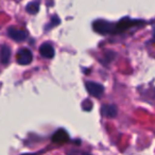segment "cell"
I'll return each instance as SVG.
<instances>
[{
    "label": "cell",
    "instance_id": "cell-1",
    "mask_svg": "<svg viewBox=\"0 0 155 155\" xmlns=\"http://www.w3.org/2000/svg\"><path fill=\"white\" fill-rule=\"evenodd\" d=\"M94 30L100 34H110L115 32V24L105 21V20H97L93 25Z\"/></svg>",
    "mask_w": 155,
    "mask_h": 155
},
{
    "label": "cell",
    "instance_id": "cell-2",
    "mask_svg": "<svg viewBox=\"0 0 155 155\" xmlns=\"http://www.w3.org/2000/svg\"><path fill=\"white\" fill-rule=\"evenodd\" d=\"M86 89L91 96L96 98H101L104 93V87L96 82H86Z\"/></svg>",
    "mask_w": 155,
    "mask_h": 155
},
{
    "label": "cell",
    "instance_id": "cell-3",
    "mask_svg": "<svg viewBox=\"0 0 155 155\" xmlns=\"http://www.w3.org/2000/svg\"><path fill=\"white\" fill-rule=\"evenodd\" d=\"M33 60L32 52L27 48L19 50L17 53V62L20 65H29Z\"/></svg>",
    "mask_w": 155,
    "mask_h": 155
},
{
    "label": "cell",
    "instance_id": "cell-4",
    "mask_svg": "<svg viewBox=\"0 0 155 155\" xmlns=\"http://www.w3.org/2000/svg\"><path fill=\"white\" fill-rule=\"evenodd\" d=\"M8 35L15 41H24L25 39H27V37H28L27 31L16 29V28H10L9 30H8Z\"/></svg>",
    "mask_w": 155,
    "mask_h": 155
},
{
    "label": "cell",
    "instance_id": "cell-5",
    "mask_svg": "<svg viewBox=\"0 0 155 155\" xmlns=\"http://www.w3.org/2000/svg\"><path fill=\"white\" fill-rule=\"evenodd\" d=\"M39 54L45 58H52L54 56V48L51 44L45 43L39 48Z\"/></svg>",
    "mask_w": 155,
    "mask_h": 155
},
{
    "label": "cell",
    "instance_id": "cell-6",
    "mask_svg": "<svg viewBox=\"0 0 155 155\" xmlns=\"http://www.w3.org/2000/svg\"><path fill=\"white\" fill-rule=\"evenodd\" d=\"M69 136L65 130H58L52 136V141L55 143H65L66 141H68Z\"/></svg>",
    "mask_w": 155,
    "mask_h": 155
},
{
    "label": "cell",
    "instance_id": "cell-7",
    "mask_svg": "<svg viewBox=\"0 0 155 155\" xmlns=\"http://www.w3.org/2000/svg\"><path fill=\"white\" fill-rule=\"evenodd\" d=\"M117 113H118V110L113 104H105L101 108V114L104 117H107V118H114V117H116Z\"/></svg>",
    "mask_w": 155,
    "mask_h": 155
},
{
    "label": "cell",
    "instance_id": "cell-8",
    "mask_svg": "<svg viewBox=\"0 0 155 155\" xmlns=\"http://www.w3.org/2000/svg\"><path fill=\"white\" fill-rule=\"evenodd\" d=\"M10 58H11V49H10V47H8L5 45L1 46V49H0V62H1V64H9Z\"/></svg>",
    "mask_w": 155,
    "mask_h": 155
},
{
    "label": "cell",
    "instance_id": "cell-9",
    "mask_svg": "<svg viewBox=\"0 0 155 155\" xmlns=\"http://www.w3.org/2000/svg\"><path fill=\"white\" fill-rule=\"evenodd\" d=\"M27 12L29 14H36L39 10V3L38 1H33V2H30L26 8Z\"/></svg>",
    "mask_w": 155,
    "mask_h": 155
},
{
    "label": "cell",
    "instance_id": "cell-10",
    "mask_svg": "<svg viewBox=\"0 0 155 155\" xmlns=\"http://www.w3.org/2000/svg\"><path fill=\"white\" fill-rule=\"evenodd\" d=\"M82 108L84 110H86V112H89V110L93 108V103L91 102V100H85L84 102L82 103Z\"/></svg>",
    "mask_w": 155,
    "mask_h": 155
},
{
    "label": "cell",
    "instance_id": "cell-11",
    "mask_svg": "<svg viewBox=\"0 0 155 155\" xmlns=\"http://www.w3.org/2000/svg\"><path fill=\"white\" fill-rule=\"evenodd\" d=\"M60 22H61L60 18H58V16L54 15L53 17H52V19H51V22H50L49 26H48L46 29H48L49 27H50V28H52V27H54V26H58V25H60Z\"/></svg>",
    "mask_w": 155,
    "mask_h": 155
},
{
    "label": "cell",
    "instance_id": "cell-12",
    "mask_svg": "<svg viewBox=\"0 0 155 155\" xmlns=\"http://www.w3.org/2000/svg\"><path fill=\"white\" fill-rule=\"evenodd\" d=\"M68 155H91L86 152H82V151H71L69 152Z\"/></svg>",
    "mask_w": 155,
    "mask_h": 155
},
{
    "label": "cell",
    "instance_id": "cell-13",
    "mask_svg": "<svg viewBox=\"0 0 155 155\" xmlns=\"http://www.w3.org/2000/svg\"><path fill=\"white\" fill-rule=\"evenodd\" d=\"M21 155H34V154H21Z\"/></svg>",
    "mask_w": 155,
    "mask_h": 155
}]
</instances>
